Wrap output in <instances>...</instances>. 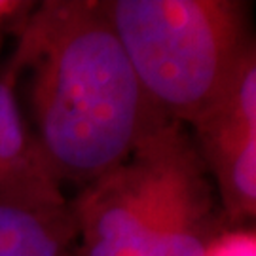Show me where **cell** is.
Returning a JSON list of instances; mask_svg holds the SVG:
<instances>
[{"instance_id": "6", "label": "cell", "mask_w": 256, "mask_h": 256, "mask_svg": "<svg viewBox=\"0 0 256 256\" xmlns=\"http://www.w3.org/2000/svg\"><path fill=\"white\" fill-rule=\"evenodd\" d=\"M48 174L23 118L18 93L0 76V192Z\"/></svg>"}, {"instance_id": "3", "label": "cell", "mask_w": 256, "mask_h": 256, "mask_svg": "<svg viewBox=\"0 0 256 256\" xmlns=\"http://www.w3.org/2000/svg\"><path fill=\"white\" fill-rule=\"evenodd\" d=\"M74 256H160L220 203L192 133L167 124L70 200Z\"/></svg>"}, {"instance_id": "1", "label": "cell", "mask_w": 256, "mask_h": 256, "mask_svg": "<svg viewBox=\"0 0 256 256\" xmlns=\"http://www.w3.org/2000/svg\"><path fill=\"white\" fill-rule=\"evenodd\" d=\"M18 32L4 78L23 86V118L61 188H86L173 124L150 102L101 0L36 4Z\"/></svg>"}, {"instance_id": "5", "label": "cell", "mask_w": 256, "mask_h": 256, "mask_svg": "<svg viewBox=\"0 0 256 256\" xmlns=\"http://www.w3.org/2000/svg\"><path fill=\"white\" fill-rule=\"evenodd\" d=\"M76 222L54 176L0 192V256H70Z\"/></svg>"}, {"instance_id": "2", "label": "cell", "mask_w": 256, "mask_h": 256, "mask_svg": "<svg viewBox=\"0 0 256 256\" xmlns=\"http://www.w3.org/2000/svg\"><path fill=\"white\" fill-rule=\"evenodd\" d=\"M158 112L196 128L224 97L256 44L245 0H101Z\"/></svg>"}, {"instance_id": "8", "label": "cell", "mask_w": 256, "mask_h": 256, "mask_svg": "<svg viewBox=\"0 0 256 256\" xmlns=\"http://www.w3.org/2000/svg\"><path fill=\"white\" fill-rule=\"evenodd\" d=\"M34 2L21 0H0V32L4 28H21L34 10Z\"/></svg>"}, {"instance_id": "9", "label": "cell", "mask_w": 256, "mask_h": 256, "mask_svg": "<svg viewBox=\"0 0 256 256\" xmlns=\"http://www.w3.org/2000/svg\"><path fill=\"white\" fill-rule=\"evenodd\" d=\"M2 42H4V34L0 32V52H2Z\"/></svg>"}, {"instance_id": "4", "label": "cell", "mask_w": 256, "mask_h": 256, "mask_svg": "<svg viewBox=\"0 0 256 256\" xmlns=\"http://www.w3.org/2000/svg\"><path fill=\"white\" fill-rule=\"evenodd\" d=\"M188 131L226 220L256 222V44L218 104Z\"/></svg>"}, {"instance_id": "7", "label": "cell", "mask_w": 256, "mask_h": 256, "mask_svg": "<svg viewBox=\"0 0 256 256\" xmlns=\"http://www.w3.org/2000/svg\"><path fill=\"white\" fill-rule=\"evenodd\" d=\"M207 256H256V230L226 228L210 243Z\"/></svg>"}, {"instance_id": "10", "label": "cell", "mask_w": 256, "mask_h": 256, "mask_svg": "<svg viewBox=\"0 0 256 256\" xmlns=\"http://www.w3.org/2000/svg\"><path fill=\"white\" fill-rule=\"evenodd\" d=\"M74 250H76V248H74ZM70 256H74V252H72V254H70Z\"/></svg>"}]
</instances>
